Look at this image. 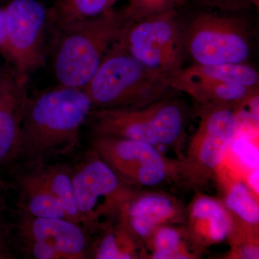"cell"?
<instances>
[{
	"instance_id": "4fadbf2b",
	"label": "cell",
	"mask_w": 259,
	"mask_h": 259,
	"mask_svg": "<svg viewBox=\"0 0 259 259\" xmlns=\"http://www.w3.org/2000/svg\"><path fill=\"white\" fill-rule=\"evenodd\" d=\"M178 207L168 196L148 194L133 198L121 211L120 221L134 237L146 238L176 217Z\"/></svg>"
},
{
	"instance_id": "83f0119b",
	"label": "cell",
	"mask_w": 259,
	"mask_h": 259,
	"mask_svg": "<svg viewBox=\"0 0 259 259\" xmlns=\"http://www.w3.org/2000/svg\"><path fill=\"white\" fill-rule=\"evenodd\" d=\"M241 255L243 258L256 259L258 258L259 251L256 245H245L241 250Z\"/></svg>"
},
{
	"instance_id": "f546056e",
	"label": "cell",
	"mask_w": 259,
	"mask_h": 259,
	"mask_svg": "<svg viewBox=\"0 0 259 259\" xmlns=\"http://www.w3.org/2000/svg\"><path fill=\"white\" fill-rule=\"evenodd\" d=\"M5 72V71H3L1 69V66H0V84H1L3 78H4Z\"/></svg>"
},
{
	"instance_id": "2e32d148",
	"label": "cell",
	"mask_w": 259,
	"mask_h": 259,
	"mask_svg": "<svg viewBox=\"0 0 259 259\" xmlns=\"http://www.w3.org/2000/svg\"><path fill=\"white\" fill-rule=\"evenodd\" d=\"M18 187L22 212L37 218L67 219L57 199L35 171L20 177Z\"/></svg>"
},
{
	"instance_id": "52a82bcc",
	"label": "cell",
	"mask_w": 259,
	"mask_h": 259,
	"mask_svg": "<svg viewBox=\"0 0 259 259\" xmlns=\"http://www.w3.org/2000/svg\"><path fill=\"white\" fill-rule=\"evenodd\" d=\"M93 153L72 175L75 200L83 228H94L105 220L119 217L134 196L110 166Z\"/></svg>"
},
{
	"instance_id": "6da1fadb",
	"label": "cell",
	"mask_w": 259,
	"mask_h": 259,
	"mask_svg": "<svg viewBox=\"0 0 259 259\" xmlns=\"http://www.w3.org/2000/svg\"><path fill=\"white\" fill-rule=\"evenodd\" d=\"M93 104L83 89L57 88L28 98L17 158L36 168L51 158L71 154Z\"/></svg>"
},
{
	"instance_id": "ba28073f",
	"label": "cell",
	"mask_w": 259,
	"mask_h": 259,
	"mask_svg": "<svg viewBox=\"0 0 259 259\" xmlns=\"http://www.w3.org/2000/svg\"><path fill=\"white\" fill-rule=\"evenodd\" d=\"M93 149L127 185L156 187L170 176V164L158 148L147 143L97 136Z\"/></svg>"
},
{
	"instance_id": "8992f818",
	"label": "cell",
	"mask_w": 259,
	"mask_h": 259,
	"mask_svg": "<svg viewBox=\"0 0 259 259\" xmlns=\"http://www.w3.org/2000/svg\"><path fill=\"white\" fill-rule=\"evenodd\" d=\"M119 40L136 60L168 78L183 68V32L177 10L127 21Z\"/></svg>"
},
{
	"instance_id": "603a6c76",
	"label": "cell",
	"mask_w": 259,
	"mask_h": 259,
	"mask_svg": "<svg viewBox=\"0 0 259 259\" xmlns=\"http://www.w3.org/2000/svg\"><path fill=\"white\" fill-rule=\"evenodd\" d=\"M128 5L122 15L128 22L177 10L185 0H127Z\"/></svg>"
},
{
	"instance_id": "ac0fdd59",
	"label": "cell",
	"mask_w": 259,
	"mask_h": 259,
	"mask_svg": "<svg viewBox=\"0 0 259 259\" xmlns=\"http://www.w3.org/2000/svg\"><path fill=\"white\" fill-rule=\"evenodd\" d=\"M35 171L57 199L67 219L82 226V221L75 200L73 171L67 166L59 164L44 165L35 168Z\"/></svg>"
},
{
	"instance_id": "7c38bea8",
	"label": "cell",
	"mask_w": 259,
	"mask_h": 259,
	"mask_svg": "<svg viewBox=\"0 0 259 259\" xmlns=\"http://www.w3.org/2000/svg\"><path fill=\"white\" fill-rule=\"evenodd\" d=\"M29 77L5 71L0 84V166L17 158ZM0 182H3L0 175ZM4 183V182H3Z\"/></svg>"
},
{
	"instance_id": "7402d4cb",
	"label": "cell",
	"mask_w": 259,
	"mask_h": 259,
	"mask_svg": "<svg viewBox=\"0 0 259 259\" xmlns=\"http://www.w3.org/2000/svg\"><path fill=\"white\" fill-rule=\"evenodd\" d=\"M153 233V258H189L188 254L182 250V235L176 228L161 226Z\"/></svg>"
},
{
	"instance_id": "8fae6325",
	"label": "cell",
	"mask_w": 259,
	"mask_h": 259,
	"mask_svg": "<svg viewBox=\"0 0 259 259\" xmlns=\"http://www.w3.org/2000/svg\"><path fill=\"white\" fill-rule=\"evenodd\" d=\"M237 125L232 107H207L191 144V164L201 171L216 169L234 139Z\"/></svg>"
},
{
	"instance_id": "f1b7e54d",
	"label": "cell",
	"mask_w": 259,
	"mask_h": 259,
	"mask_svg": "<svg viewBox=\"0 0 259 259\" xmlns=\"http://www.w3.org/2000/svg\"><path fill=\"white\" fill-rule=\"evenodd\" d=\"M259 171L258 168H254L248 176V182L250 188L254 191L255 193H259Z\"/></svg>"
},
{
	"instance_id": "cb8c5ba5",
	"label": "cell",
	"mask_w": 259,
	"mask_h": 259,
	"mask_svg": "<svg viewBox=\"0 0 259 259\" xmlns=\"http://www.w3.org/2000/svg\"><path fill=\"white\" fill-rule=\"evenodd\" d=\"M232 150L241 161L250 168H258V148L245 137L234 138L231 144Z\"/></svg>"
},
{
	"instance_id": "5bb4252c",
	"label": "cell",
	"mask_w": 259,
	"mask_h": 259,
	"mask_svg": "<svg viewBox=\"0 0 259 259\" xmlns=\"http://www.w3.org/2000/svg\"><path fill=\"white\" fill-rule=\"evenodd\" d=\"M172 88L183 84L232 83L258 90L259 74L249 64H194L169 78Z\"/></svg>"
},
{
	"instance_id": "30bf717a",
	"label": "cell",
	"mask_w": 259,
	"mask_h": 259,
	"mask_svg": "<svg viewBox=\"0 0 259 259\" xmlns=\"http://www.w3.org/2000/svg\"><path fill=\"white\" fill-rule=\"evenodd\" d=\"M10 61L15 72L29 77L44 64L48 10L36 0H13L5 8Z\"/></svg>"
},
{
	"instance_id": "d6986e66",
	"label": "cell",
	"mask_w": 259,
	"mask_h": 259,
	"mask_svg": "<svg viewBox=\"0 0 259 259\" xmlns=\"http://www.w3.org/2000/svg\"><path fill=\"white\" fill-rule=\"evenodd\" d=\"M114 0H57L48 11V25L54 30L66 24L94 18L111 8Z\"/></svg>"
},
{
	"instance_id": "9c48e42d",
	"label": "cell",
	"mask_w": 259,
	"mask_h": 259,
	"mask_svg": "<svg viewBox=\"0 0 259 259\" xmlns=\"http://www.w3.org/2000/svg\"><path fill=\"white\" fill-rule=\"evenodd\" d=\"M16 233L22 248L32 258H88V241L84 229L69 220L34 217L21 211Z\"/></svg>"
},
{
	"instance_id": "4dcf8cb0",
	"label": "cell",
	"mask_w": 259,
	"mask_h": 259,
	"mask_svg": "<svg viewBox=\"0 0 259 259\" xmlns=\"http://www.w3.org/2000/svg\"><path fill=\"white\" fill-rule=\"evenodd\" d=\"M5 189V185L3 182H0V195H1L2 192H3V190Z\"/></svg>"
},
{
	"instance_id": "e0dca14e",
	"label": "cell",
	"mask_w": 259,
	"mask_h": 259,
	"mask_svg": "<svg viewBox=\"0 0 259 259\" xmlns=\"http://www.w3.org/2000/svg\"><path fill=\"white\" fill-rule=\"evenodd\" d=\"M256 90L232 83L183 84L176 88V91L185 92L207 107L232 108L252 100Z\"/></svg>"
},
{
	"instance_id": "44dd1931",
	"label": "cell",
	"mask_w": 259,
	"mask_h": 259,
	"mask_svg": "<svg viewBox=\"0 0 259 259\" xmlns=\"http://www.w3.org/2000/svg\"><path fill=\"white\" fill-rule=\"evenodd\" d=\"M226 204L233 212L245 222L258 224L259 206L249 189L243 183H238L232 187L226 199Z\"/></svg>"
},
{
	"instance_id": "4316f807",
	"label": "cell",
	"mask_w": 259,
	"mask_h": 259,
	"mask_svg": "<svg viewBox=\"0 0 259 259\" xmlns=\"http://www.w3.org/2000/svg\"><path fill=\"white\" fill-rule=\"evenodd\" d=\"M0 52L10 61L9 44H8L5 8L0 9Z\"/></svg>"
},
{
	"instance_id": "d4e9b609",
	"label": "cell",
	"mask_w": 259,
	"mask_h": 259,
	"mask_svg": "<svg viewBox=\"0 0 259 259\" xmlns=\"http://www.w3.org/2000/svg\"><path fill=\"white\" fill-rule=\"evenodd\" d=\"M204 4L218 8L224 13H236L241 10L258 7L259 0H202Z\"/></svg>"
},
{
	"instance_id": "277c9868",
	"label": "cell",
	"mask_w": 259,
	"mask_h": 259,
	"mask_svg": "<svg viewBox=\"0 0 259 259\" xmlns=\"http://www.w3.org/2000/svg\"><path fill=\"white\" fill-rule=\"evenodd\" d=\"M90 117L97 136L134 140L158 148L182 141L187 112L180 102L168 97L137 108L96 109Z\"/></svg>"
},
{
	"instance_id": "7a4b0ae2",
	"label": "cell",
	"mask_w": 259,
	"mask_h": 259,
	"mask_svg": "<svg viewBox=\"0 0 259 259\" xmlns=\"http://www.w3.org/2000/svg\"><path fill=\"white\" fill-rule=\"evenodd\" d=\"M127 23L122 13L111 8L56 30L52 69L59 85L84 89Z\"/></svg>"
},
{
	"instance_id": "484cf974",
	"label": "cell",
	"mask_w": 259,
	"mask_h": 259,
	"mask_svg": "<svg viewBox=\"0 0 259 259\" xmlns=\"http://www.w3.org/2000/svg\"><path fill=\"white\" fill-rule=\"evenodd\" d=\"M3 207L4 205L0 196V259L11 258L13 256L10 250L9 230L5 222Z\"/></svg>"
},
{
	"instance_id": "9a60e30c",
	"label": "cell",
	"mask_w": 259,
	"mask_h": 259,
	"mask_svg": "<svg viewBox=\"0 0 259 259\" xmlns=\"http://www.w3.org/2000/svg\"><path fill=\"white\" fill-rule=\"evenodd\" d=\"M190 221L192 231L202 243H220L231 233V218L226 208L209 197H201L194 200L190 209Z\"/></svg>"
},
{
	"instance_id": "ffe728a7",
	"label": "cell",
	"mask_w": 259,
	"mask_h": 259,
	"mask_svg": "<svg viewBox=\"0 0 259 259\" xmlns=\"http://www.w3.org/2000/svg\"><path fill=\"white\" fill-rule=\"evenodd\" d=\"M135 237L120 221V225L110 227L95 246V258L98 259H131L138 256Z\"/></svg>"
},
{
	"instance_id": "5b68a950",
	"label": "cell",
	"mask_w": 259,
	"mask_h": 259,
	"mask_svg": "<svg viewBox=\"0 0 259 259\" xmlns=\"http://www.w3.org/2000/svg\"><path fill=\"white\" fill-rule=\"evenodd\" d=\"M182 32L185 53L194 64H248L252 35L238 17L204 12L195 15Z\"/></svg>"
},
{
	"instance_id": "3957f363",
	"label": "cell",
	"mask_w": 259,
	"mask_h": 259,
	"mask_svg": "<svg viewBox=\"0 0 259 259\" xmlns=\"http://www.w3.org/2000/svg\"><path fill=\"white\" fill-rule=\"evenodd\" d=\"M83 90L96 109L137 108L175 92L168 76L136 60L119 39Z\"/></svg>"
}]
</instances>
